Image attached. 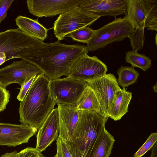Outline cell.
I'll return each mask as SVG.
<instances>
[{"label":"cell","mask_w":157,"mask_h":157,"mask_svg":"<svg viewBox=\"0 0 157 157\" xmlns=\"http://www.w3.org/2000/svg\"><path fill=\"white\" fill-rule=\"evenodd\" d=\"M153 89L154 91L157 93V83H156L155 85L153 86Z\"/></svg>","instance_id":"d590c367"},{"label":"cell","mask_w":157,"mask_h":157,"mask_svg":"<svg viewBox=\"0 0 157 157\" xmlns=\"http://www.w3.org/2000/svg\"><path fill=\"white\" fill-rule=\"evenodd\" d=\"M57 152L56 155L53 157H63L60 150L56 147Z\"/></svg>","instance_id":"e575fe53"},{"label":"cell","mask_w":157,"mask_h":157,"mask_svg":"<svg viewBox=\"0 0 157 157\" xmlns=\"http://www.w3.org/2000/svg\"><path fill=\"white\" fill-rule=\"evenodd\" d=\"M125 60L132 67H138L144 71L150 67L151 64V60L149 57L133 50L126 52Z\"/></svg>","instance_id":"7402d4cb"},{"label":"cell","mask_w":157,"mask_h":157,"mask_svg":"<svg viewBox=\"0 0 157 157\" xmlns=\"http://www.w3.org/2000/svg\"><path fill=\"white\" fill-rule=\"evenodd\" d=\"M95 30L86 27L76 30L66 36L74 41L86 43L89 42L94 33Z\"/></svg>","instance_id":"cb8c5ba5"},{"label":"cell","mask_w":157,"mask_h":157,"mask_svg":"<svg viewBox=\"0 0 157 157\" xmlns=\"http://www.w3.org/2000/svg\"><path fill=\"white\" fill-rule=\"evenodd\" d=\"M134 29L125 16L116 18L95 30L86 46L89 51L94 52L114 42L123 40Z\"/></svg>","instance_id":"5b68a950"},{"label":"cell","mask_w":157,"mask_h":157,"mask_svg":"<svg viewBox=\"0 0 157 157\" xmlns=\"http://www.w3.org/2000/svg\"><path fill=\"white\" fill-rule=\"evenodd\" d=\"M147 30L151 31H157V20L151 22L147 27Z\"/></svg>","instance_id":"d6a6232c"},{"label":"cell","mask_w":157,"mask_h":157,"mask_svg":"<svg viewBox=\"0 0 157 157\" xmlns=\"http://www.w3.org/2000/svg\"><path fill=\"white\" fill-rule=\"evenodd\" d=\"M14 0H0V24L6 17L7 11Z\"/></svg>","instance_id":"f546056e"},{"label":"cell","mask_w":157,"mask_h":157,"mask_svg":"<svg viewBox=\"0 0 157 157\" xmlns=\"http://www.w3.org/2000/svg\"><path fill=\"white\" fill-rule=\"evenodd\" d=\"M10 97L9 91L0 85V113L6 109L9 101Z\"/></svg>","instance_id":"83f0119b"},{"label":"cell","mask_w":157,"mask_h":157,"mask_svg":"<svg viewBox=\"0 0 157 157\" xmlns=\"http://www.w3.org/2000/svg\"><path fill=\"white\" fill-rule=\"evenodd\" d=\"M130 45L133 50L138 51L143 48L145 37L144 29H136L128 35Z\"/></svg>","instance_id":"d4e9b609"},{"label":"cell","mask_w":157,"mask_h":157,"mask_svg":"<svg viewBox=\"0 0 157 157\" xmlns=\"http://www.w3.org/2000/svg\"><path fill=\"white\" fill-rule=\"evenodd\" d=\"M89 51L84 45L58 42L44 43L33 50L28 61L39 68L52 80L63 76H67L78 58Z\"/></svg>","instance_id":"6da1fadb"},{"label":"cell","mask_w":157,"mask_h":157,"mask_svg":"<svg viewBox=\"0 0 157 157\" xmlns=\"http://www.w3.org/2000/svg\"><path fill=\"white\" fill-rule=\"evenodd\" d=\"M0 157H20L19 152L14 151L10 153H6L2 155Z\"/></svg>","instance_id":"1f68e13d"},{"label":"cell","mask_w":157,"mask_h":157,"mask_svg":"<svg viewBox=\"0 0 157 157\" xmlns=\"http://www.w3.org/2000/svg\"><path fill=\"white\" fill-rule=\"evenodd\" d=\"M50 80L44 74L38 75L19 108V121L38 130L56 104L49 87Z\"/></svg>","instance_id":"7a4b0ae2"},{"label":"cell","mask_w":157,"mask_h":157,"mask_svg":"<svg viewBox=\"0 0 157 157\" xmlns=\"http://www.w3.org/2000/svg\"><path fill=\"white\" fill-rule=\"evenodd\" d=\"M157 34L156 33V35L155 36V43L156 45H157Z\"/></svg>","instance_id":"8d00e7d4"},{"label":"cell","mask_w":157,"mask_h":157,"mask_svg":"<svg viewBox=\"0 0 157 157\" xmlns=\"http://www.w3.org/2000/svg\"><path fill=\"white\" fill-rule=\"evenodd\" d=\"M100 17L80 8L75 7L59 15L54 23L55 35L58 41L64 39L68 34L92 25Z\"/></svg>","instance_id":"8992f818"},{"label":"cell","mask_w":157,"mask_h":157,"mask_svg":"<svg viewBox=\"0 0 157 157\" xmlns=\"http://www.w3.org/2000/svg\"><path fill=\"white\" fill-rule=\"evenodd\" d=\"M59 121L57 107L54 108L40 128L36 136L35 148L42 152L59 136Z\"/></svg>","instance_id":"5bb4252c"},{"label":"cell","mask_w":157,"mask_h":157,"mask_svg":"<svg viewBox=\"0 0 157 157\" xmlns=\"http://www.w3.org/2000/svg\"><path fill=\"white\" fill-rule=\"evenodd\" d=\"M44 43L18 28L0 33V52L5 54L6 61L17 58L28 61L33 50Z\"/></svg>","instance_id":"277c9868"},{"label":"cell","mask_w":157,"mask_h":157,"mask_svg":"<svg viewBox=\"0 0 157 157\" xmlns=\"http://www.w3.org/2000/svg\"><path fill=\"white\" fill-rule=\"evenodd\" d=\"M107 70L106 64L96 56L85 53L72 65L67 76L87 82L104 75Z\"/></svg>","instance_id":"30bf717a"},{"label":"cell","mask_w":157,"mask_h":157,"mask_svg":"<svg viewBox=\"0 0 157 157\" xmlns=\"http://www.w3.org/2000/svg\"><path fill=\"white\" fill-rule=\"evenodd\" d=\"M88 86L87 82L68 76L50 80L49 87L56 104L76 106L82 92Z\"/></svg>","instance_id":"52a82bcc"},{"label":"cell","mask_w":157,"mask_h":157,"mask_svg":"<svg viewBox=\"0 0 157 157\" xmlns=\"http://www.w3.org/2000/svg\"><path fill=\"white\" fill-rule=\"evenodd\" d=\"M87 82L88 86L94 91L99 102L100 115L108 119L114 95L121 89L116 78L112 74H106Z\"/></svg>","instance_id":"ba28073f"},{"label":"cell","mask_w":157,"mask_h":157,"mask_svg":"<svg viewBox=\"0 0 157 157\" xmlns=\"http://www.w3.org/2000/svg\"><path fill=\"white\" fill-rule=\"evenodd\" d=\"M20 157H44L41 152L35 148L28 147L19 152Z\"/></svg>","instance_id":"f1b7e54d"},{"label":"cell","mask_w":157,"mask_h":157,"mask_svg":"<svg viewBox=\"0 0 157 157\" xmlns=\"http://www.w3.org/2000/svg\"><path fill=\"white\" fill-rule=\"evenodd\" d=\"M108 119L97 113L80 110L69 140L65 142L73 157H90Z\"/></svg>","instance_id":"3957f363"},{"label":"cell","mask_w":157,"mask_h":157,"mask_svg":"<svg viewBox=\"0 0 157 157\" xmlns=\"http://www.w3.org/2000/svg\"><path fill=\"white\" fill-rule=\"evenodd\" d=\"M149 157H157V142H156L151 148V153Z\"/></svg>","instance_id":"836d02e7"},{"label":"cell","mask_w":157,"mask_h":157,"mask_svg":"<svg viewBox=\"0 0 157 157\" xmlns=\"http://www.w3.org/2000/svg\"><path fill=\"white\" fill-rule=\"evenodd\" d=\"M43 73L33 64L24 59L14 61L0 69V85L6 88L8 85L17 83L21 86L28 79L35 75Z\"/></svg>","instance_id":"9c48e42d"},{"label":"cell","mask_w":157,"mask_h":157,"mask_svg":"<svg viewBox=\"0 0 157 157\" xmlns=\"http://www.w3.org/2000/svg\"><path fill=\"white\" fill-rule=\"evenodd\" d=\"M37 131L26 124L0 123V145L15 147L27 143Z\"/></svg>","instance_id":"7c38bea8"},{"label":"cell","mask_w":157,"mask_h":157,"mask_svg":"<svg viewBox=\"0 0 157 157\" xmlns=\"http://www.w3.org/2000/svg\"><path fill=\"white\" fill-rule=\"evenodd\" d=\"M125 17L134 29H144L147 27L140 0H128L127 12Z\"/></svg>","instance_id":"ac0fdd59"},{"label":"cell","mask_w":157,"mask_h":157,"mask_svg":"<svg viewBox=\"0 0 157 157\" xmlns=\"http://www.w3.org/2000/svg\"><path fill=\"white\" fill-rule=\"evenodd\" d=\"M56 141V147L60 150L63 157H73L67 144L59 136Z\"/></svg>","instance_id":"4dcf8cb0"},{"label":"cell","mask_w":157,"mask_h":157,"mask_svg":"<svg viewBox=\"0 0 157 157\" xmlns=\"http://www.w3.org/2000/svg\"><path fill=\"white\" fill-rule=\"evenodd\" d=\"M59 121V136L65 142L70 140L78 122L80 110L76 106L58 104Z\"/></svg>","instance_id":"9a60e30c"},{"label":"cell","mask_w":157,"mask_h":157,"mask_svg":"<svg viewBox=\"0 0 157 157\" xmlns=\"http://www.w3.org/2000/svg\"><path fill=\"white\" fill-rule=\"evenodd\" d=\"M16 25L23 32L42 41L47 37L48 29L34 20L21 15L15 19Z\"/></svg>","instance_id":"e0dca14e"},{"label":"cell","mask_w":157,"mask_h":157,"mask_svg":"<svg viewBox=\"0 0 157 157\" xmlns=\"http://www.w3.org/2000/svg\"><path fill=\"white\" fill-rule=\"evenodd\" d=\"M118 77L117 82L123 89L135 83L140 75L134 67L121 66L118 69Z\"/></svg>","instance_id":"44dd1931"},{"label":"cell","mask_w":157,"mask_h":157,"mask_svg":"<svg viewBox=\"0 0 157 157\" xmlns=\"http://www.w3.org/2000/svg\"><path fill=\"white\" fill-rule=\"evenodd\" d=\"M132 98L131 92L121 88L116 92L109 113V117L115 121L120 120L128 112V106Z\"/></svg>","instance_id":"2e32d148"},{"label":"cell","mask_w":157,"mask_h":157,"mask_svg":"<svg viewBox=\"0 0 157 157\" xmlns=\"http://www.w3.org/2000/svg\"><path fill=\"white\" fill-rule=\"evenodd\" d=\"M37 75H35L27 80L21 86L17 98L20 101H22L28 93Z\"/></svg>","instance_id":"4316f807"},{"label":"cell","mask_w":157,"mask_h":157,"mask_svg":"<svg viewBox=\"0 0 157 157\" xmlns=\"http://www.w3.org/2000/svg\"><path fill=\"white\" fill-rule=\"evenodd\" d=\"M157 133H151L144 144L134 155L133 157L142 156L148 150L152 148L157 142Z\"/></svg>","instance_id":"484cf974"},{"label":"cell","mask_w":157,"mask_h":157,"mask_svg":"<svg viewBox=\"0 0 157 157\" xmlns=\"http://www.w3.org/2000/svg\"><path fill=\"white\" fill-rule=\"evenodd\" d=\"M140 1L147 19L148 26L151 22L157 20V0Z\"/></svg>","instance_id":"603a6c76"},{"label":"cell","mask_w":157,"mask_h":157,"mask_svg":"<svg viewBox=\"0 0 157 157\" xmlns=\"http://www.w3.org/2000/svg\"><path fill=\"white\" fill-rule=\"evenodd\" d=\"M82 0H27L29 12L38 17L60 15L78 6Z\"/></svg>","instance_id":"8fae6325"},{"label":"cell","mask_w":157,"mask_h":157,"mask_svg":"<svg viewBox=\"0 0 157 157\" xmlns=\"http://www.w3.org/2000/svg\"><path fill=\"white\" fill-rule=\"evenodd\" d=\"M128 0H82L78 7L94 15L101 17L126 14Z\"/></svg>","instance_id":"4fadbf2b"},{"label":"cell","mask_w":157,"mask_h":157,"mask_svg":"<svg viewBox=\"0 0 157 157\" xmlns=\"http://www.w3.org/2000/svg\"><path fill=\"white\" fill-rule=\"evenodd\" d=\"M76 107L79 110L97 113L100 115L99 104L93 90L87 86L78 100Z\"/></svg>","instance_id":"d6986e66"},{"label":"cell","mask_w":157,"mask_h":157,"mask_svg":"<svg viewBox=\"0 0 157 157\" xmlns=\"http://www.w3.org/2000/svg\"><path fill=\"white\" fill-rule=\"evenodd\" d=\"M115 141L113 136L105 128L99 136L90 157H109Z\"/></svg>","instance_id":"ffe728a7"}]
</instances>
